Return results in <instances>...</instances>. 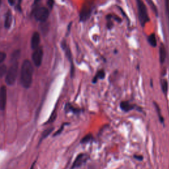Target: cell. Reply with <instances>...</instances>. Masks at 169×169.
Returning <instances> with one entry per match:
<instances>
[{"label":"cell","instance_id":"1","mask_svg":"<svg viewBox=\"0 0 169 169\" xmlns=\"http://www.w3.org/2000/svg\"><path fill=\"white\" fill-rule=\"evenodd\" d=\"M33 67L30 61L26 60L23 63L21 71V83L25 88H29L33 81Z\"/></svg>","mask_w":169,"mask_h":169},{"label":"cell","instance_id":"2","mask_svg":"<svg viewBox=\"0 0 169 169\" xmlns=\"http://www.w3.org/2000/svg\"><path fill=\"white\" fill-rule=\"evenodd\" d=\"M136 3L140 23H141L142 26H144L145 25V24L149 21V15H148L147 9L142 0H136Z\"/></svg>","mask_w":169,"mask_h":169},{"label":"cell","instance_id":"3","mask_svg":"<svg viewBox=\"0 0 169 169\" xmlns=\"http://www.w3.org/2000/svg\"><path fill=\"white\" fill-rule=\"evenodd\" d=\"M18 73V62H13L12 65H11L9 70L7 71L5 77V81L7 84L12 85L15 83V81L17 79Z\"/></svg>","mask_w":169,"mask_h":169},{"label":"cell","instance_id":"4","mask_svg":"<svg viewBox=\"0 0 169 169\" xmlns=\"http://www.w3.org/2000/svg\"><path fill=\"white\" fill-rule=\"evenodd\" d=\"M33 13L35 19L40 22L46 21L49 16V11L46 7L38 8L34 11Z\"/></svg>","mask_w":169,"mask_h":169},{"label":"cell","instance_id":"5","mask_svg":"<svg viewBox=\"0 0 169 169\" xmlns=\"http://www.w3.org/2000/svg\"><path fill=\"white\" fill-rule=\"evenodd\" d=\"M92 10V4L90 2H85L83 5L80 13V20L85 21L89 18Z\"/></svg>","mask_w":169,"mask_h":169},{"label":"cell","instance_id":"6","mask_svg":"<svg viewBox=\"0 0 169 169\" xmlns=\"http://www.w3.org/2000/svg\"><path fill=\"white\" fill-rule=\"evenodd\" d=\"M89 159V155L87 153H80L75 158V160L73 163V165L71 166V169H75L77 168L81 167V166L84 165L87 160Z\"/></svg>","mask_w":169,"mask_h":169},{"label":"cell","instance_id":"7","mask_svg":"<svg viewBox=\"0 0 169 169\" xmlns=\"http://www.w3.org/2000/svg\"><path fill=\"white\" fill-rule=\"evenodd\" d=\"M42 57H43V51L41 48H38L35 49L34 52H33V55H32V58H33V61L36 67H39L40 66L42 61Z\"/></svg>","mask_w":169,"mask_h":169},{"label":"cell","instance_id":"8","mask_svg":"<svg viewBox=\"0 0 169 169\" xmlns=\"http://www.w3.org/2000/svg\"><path fill=\"white\" fill-rule=\"evenodd\" d=\"M7 103V89L5 86L0 88V110H4Z\"/></svg>","mask_w":169,"mask_h":169},{"label":"cell","instance_id":"9","mask_svg":"<svg viewBox=\"0 0 169 169\" xmlns=\"http://www.w3.org/2000/svg\"><path fill=\"white\" fill-rule=\"evenodd\" d=\"M62 46L63 48V49L65 50V54L66 55H67L69 60H70V62H71V75L73 76V72H74V68H73V61H72V56H71V51L69 48L67 46V44H66L65 41H63L62 43Z\"/></svg>","mask_w":169,"mask_h":169},{"label":"cell","instance_id":"10","mask_svg":"<svg viewBox=\"0 0 169 169\" xmlns=\"http://www.w3.org/2000/svg\"><path fill=\"white\" fill-rule=\"evenodd\" d=\"M40 42V36L38 33H34L31 38V48L33 50L38 48Z\"/></svg>","mask_w":169,"mask_h":169},{"label":"cell","instance_id":"11","mask_svg":"<svg viewBox=\"0 0 169 169\" xmlns=\"http://www.w3.org/2000/svg\"><path fill=\"white\" fill-rule=\"evenodd\" d=\"M120 107L121 110H123L124 112H128L135 109V108H136V105L132 104L131 103H130L129 101H122L120 102Z\"/></svg>","mask_w":169,"mask_h":169},{"label":"cell","instance_id":"12","mask_svg":"<svg viewBox=\"0 0 169 169\" xmlns=\"http://www.w3.org/2000/svg\"><path fill=\"white\" fill-rule=\"evenodd\" d=\"M11 22H12V15L11 12L10 11H8L7 12L6 15H5V23H4V26L6 28H9L11 25Z\"/></svg>","mask_w":169,"mask_h":169},{"label":"cell","instance_id":"13","mask_svg":"<svg viewBox=\"0 0 169 169\" xmlns=\"http://www.w3.org/2000/svg\"><path fill=\"white\" fill-rule=\"evenodd\" d=\"M159 59L161 63L165 62L166 59V50L163 44H161L159 48Z\"/></svg>","mask_w":169,"mask_h":169},{"label":"cell","instance_id":"14","mask_svg":"<svg viewBox=\"0 0 169 169\" xmlns=\"http://www.w3.org/2000/svg\"><path fill=\"white\" fill-rule=\"evenodd\" d=\"M105 77V72L103 70H99L98 72L97 73L96 75L94 77L93 79H92V83H97L98 81V80H99V79H104Z\"/></svg>","mask_w":169,"mask_h":169},{"label":"cell","instance_id":"15","mask_svg":"<svg viewBox=\"0 0 169 169\" xmlns=\"http://www.w3.org/2000/svg\"><path fill=\"white\" fill-rule=\"evenodd\" d=\"M65 110L66 112H71L74 114H78L79 112H81L80 109L73 107L72 105H71L70 104H67L65 106Z\"/></svg>","mask_w":169,"mask_h":169},{"label":"cell","instance_id":"16","mask_svg":"<svg viewBox=\"0 0 169 169\" xmlns=\"http://www.w3.org/2000/svg\"><path fill=\"white\" fill-rule=\"evenodd\" d=\"M93 140V136L91 133H89L84 136L83 138L81 140V144H86L92 141Z\"/></svg>","mask_w":169,"mask_h":169},{"label":"cell","instance_id":"17","mask_svg":"<svg viewBox=\"0 0 169 169\" xmlns=\"http://www.w3.org/2000/svg\"><path fill=\"white\" fill-rule=\"evenodd\" d=\"M148 42L150 44V45L153 47L157 46V38H156V36L154 34H152L149 35V36L148 37Z\"/></svg>","mask_w":169,"mask_h":169},{"label":"cell","instance_id":"18","mask_svg":"<svg viewBox=\"0 0 169 169\" xmlns=\"http://www.w3.org/2000/svg\"><path fill=\"white\" fill-rule=\"evenodd\" d=\"M53 130H54V128H50L46 129L45 131H44V132L42 133V135L40 141H42V140H43L44 139L46 138V137L48 136L49 135L52 133Z\"/></svg>","mask_w":169,"mask_h":169},{"label":"cell","instance_id":"19","mask_svg":"<svg viewBox=\"0 0 169 169\" xmlns=\"http://www.w3.org/2000/svg\"><path fill=\"white\" fill-rule=\"evenodd\" d=\"M161 88H162L164 94H166L168 91V82L166 79H163L162 81V83H161Z\"/></svg>","mask_w":169,"mask_h":169},{"label":"cell","instance_id":"20","mask_svg":"<svg viewBox=\"0 0 169 169\" xmlns=\"http://www.w3.org/2000/svg\"><path fill=\"white\" fill-rule=\"evenodd\" d=\"M20 54H21V52L19 50H16V51L14 52V53H13L11 55V61L13 62H17V60H18V58H19Z\"/></svg>","mask_w":169,"mask_h":169},{"label":"cell","instance_id":"21","mask_svg":"<svg viewBox=\"0 0 169 169\" xmlns=\"http://www.w3.org/2000/svg\"><path fill=\"white\" fill-rule=\"evenodd\" d=\"M146 1L148 3V4H149V6L151 7V8L152 9V10L153 11H154V13H155V14L157 15L158 11H157V7L155 6V5L154 3H153V0H146Z\"/></svg>","mask_w":169,"mask_h":169},{"label":"cell","instance_id":"22","mask_svg":"<svg viewBox=\"0 0 169 169\" xmlns=\"http://www.w3.org/2000/svg\"><path fill=\"white\" fill-rule=\"evenodd\" d=\"M154 104H155V108H156V110H157V113H158V117H159V120H160V122L163 123V122H164V119H163V116H162V115H161V114H160V108H159V107H158V105L157 104V103L154 102Z\"/></svg>","mask_w":169,"mask_h":169},{"label":"cell","instance_id":"23","mask_svg":"<svg viewBox=\"0 0 169 169\" xmlns=\"http://www.w3.org/2000/svg\"><path fill=\"white\" fill-rule=\"evenodd\" d=\"M7 72V71L6 65H3L1 66H0V77H3L4 75H5V73Z\"/></svg>","mask_w":169,"mask_h":169},{"label":"cell","instance_id":"24","mask_svg":"<svg viewBox=\"0 0 169 169\" xmlns=\"http://www.w3.org/2000/svg\"><path fill=\"white\" fill-rule=\"evenodd\" d=\"M66 124H67V123H65V124H63L62 126H61V128H60L59 129H58V130L54 134V137L58 136V135H60L61 133H62V131H63V128H64V126L66 125Z\"/></svg>","mask_w":169,"mask_h":169},{"label":"cell","instance_id":"25","mask_svg":"<svg viewBox=\"0 0 169 169\" xmlns=\"http://www.w3.org/2000/svg\"><path fill=\"white\" fill-rule=\"evenodd\" d=\"M6 58V54L3 52H0V63H1Z\"/></svg>","mask_w":169,"mask_h":169},{"label":"cell","instance_id":"26","mask_svg":"<svg viewBox=\"0 0 169 169\" xmlns=\"http://www.w3.org/2000/svg\"><path fill=\"white\" fill-rule=\"evenodd\" d=\"M54 0H47V5L50 9H52L53 6H54Z\"/></svg>","mask_w":169,"mask_h":169},{"label":"cell","instance_id":"27","mask_svg":"<svg viewBox=\"0 0 169 169\" xmlns=\"http://www.w3.org/2000/svg\"><path fill=\"white\" fill-rule=\"evenodd\" d=\"M133 158H135V159H136L137 160H140V161H141V160H143V156L140 155H133Z\"/></svg>","mask_w":169,"mask_h":169},{"label":"cell","instance_id":"28","mask_svg":"<svg viewBox=\"0 0 169 169\" xmlns=\"http://www.w3.org/2000/svg\"><path fill=\"white\" fill-rule=\"evenodd\" d=\"M8 2H9V5H13L15 4V0H8Z\"/></svg>","mask_w":169,"mask_h":169},{"label":"cell","instance_id":"29","mask_svg":"<svg viewBox=\"0 0 169 169\" xmlns=\"http://www.w3.org/2000/svg\"><path fill=\"white\" fill-rule=\"evenodd\" d=\"M34 166H35V163H34L33 165H32L31 166V167L30 169H34Z\"/></svg>","mask_w":169,"mask_h":169},{"label":"cell","instance_id":"30","mask_svg":"<svg viewBox=\"0 0 169 169\" xmlns=\"http://www.w3.org/2000/svg\"><path fill=\"white\" fill-rule=\"evenodd\" d=\"M40 1V0H34V4H38V2Z\"/></svg>","mask_w":169,"mask_h":169},{"label":"cell","instance_id":"31","mask_svg":"<svg viewBox=\"0 0 169 169\" xmlns=\"http://www.w3.org/2000/svg\"><path fill=\"white\" fill-rule=\"evenodd\" d=\"M21 2V0H18V5H20Z\"/></svg>","mask_w":169,"mask_h":169},{"label":"cell","instance_id":"32","mask_svg":"<svg viewBox=\"0 0 169 169\" xmlns=\"http://www.w3.org/2000/svg\"><path fill=\"white\" fill-rule=\"evenodd\" d=\"M1 0H0V6H1Z\"/></svg>","mask_w":169,"mask_h":169}]
</instances>
